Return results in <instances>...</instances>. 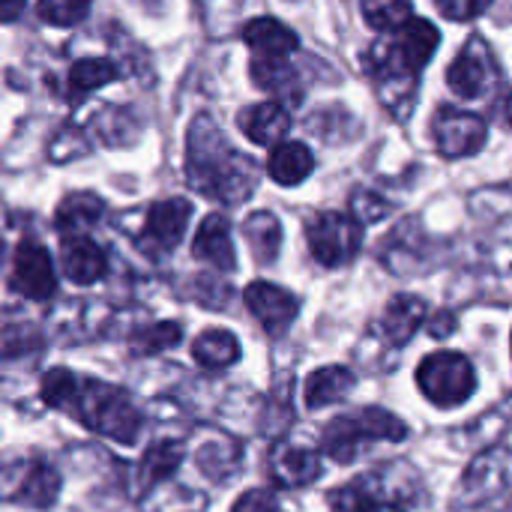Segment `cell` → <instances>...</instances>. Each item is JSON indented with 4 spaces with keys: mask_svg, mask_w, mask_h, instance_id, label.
I'll return each instance as SVG.
<instances>
[{
    "mask_svg": "<svg viewBox=\"0 0 512 512\" xmlns=\"http://www.w3.org/2000/svg\"><path fill=\"white\" fill-rule=\"evenodd\" d=\"M405 438H408V426L396 414L369 405L363 411L342 414L333 423H327V429L321 435V447L339 465H351L357 459V453H360L363 444H372V441L399 444Z\"/></svg>",
    "mask_w": 512,
    "mask_h": 512,
    "instance_id": "3",
    "label": "cell"
},
{
    "mask_svg": "<svg viewBox=\"0 0 512 512\" xmlns=\"http://www.w3.org/2000/svg\"><path fill=\"white\" fill-rule=\"evenodd\" d=\"M60 495V474L51 462L18 459L3 465V498L30 510H51Z\"/></svg>",
    "mask_w": 512,
    "mask_h": 512,
    "instance_id": "8",
    "label": "cell"
},
{
    "mask_svg": "<svg viewBox=\"0 0 512 512\" xmlns=\"http://www.w3.org/2000/svg\"><path fill=\"white\" fill-rule=\"evenodd\" d=\"M186 444L183 441H174V438H159L147 447V453L141 456V462L129 471V492L138 498V495H150L153 489H159L162 483H168L180 462L186 459Z\"/></svg>",
    "mask_w": 512,
    "mask_h": 512,
    "instance_id": "13",
    "label": "cell"
},
{
    "mask_svg": "<svg viewBox=\"0 0 512 512\" xmlns=\"http://www.w3.org/2000/svg\"><path fill=\"white\" fill-rule=\"evenodd\" d=\"M498 411H501V417H504V420L510 423V420H512V396H507V399H504V402L498 405Z\"/></svg>",
    "mask_w": 512,
    "mask_h": 512,
    "instance_id": "40",
    "label": "cell"
},
{
    "mask_svg": "<svg viewBox=\"0 0 512 512\" xmlns=\"http://www.w3.org/2000/svg\"><path fill=\"white\" fill-rule=\"evenodd\" d=\"M243 303L270 336H282L300 312V300L291 291H285L273 282H261V279L246 285Z\"/></svg>",
    "mask_w": 512,
    "mask_h": 512,
    "instance_id": "12",
    "label": "cell"
},
{
    "mask_svg": "<svg viewBox=\"0 0 512 512\" xmlns=\"http://www.w3.org/2000/svg\"><path fill=\"white\" fill-rule=\"evenodd\" d=\"M435 3L438 12L450 21H474L489 6V0H435Z\"/></svg>",
    "mask_w": 512,
    "mask_h": 512,
    "instance_id": "36",
    "label": "cell"
},
{
    "mask_svg": "<svg viewBox=\"0 0 512 512\" xmlns=\"http://www.w3.org/2000/svg\"><path fill=\"white\" fill-rule=\"evenodd\" d=\"M39 18L57 27H72L90 12V0H39Z\"/></svg>",
    "mask_w": 512,
    "mask_h": 512,
    "instance_id": "31",
    "label": "cell"
},
{
    "mask_svg": "<svg viewBox=\"0 0 512 512\" xmlns=\"http://www.w3.org/2000/svg\"><path fill=\"white\" fill-rule=\"evenodd\" d=\"M309 252L321 267H345L357 258L363 246V225L348 213L324 210L306 225Z\"/></svg>",
    "mask_w": 512,
    "mask_h": 512,
    "instance_id": "6",
    "label": "cell"
},
{
    "mask_svg": "<svg viewBox=\"0 0 512 512\" xmlns=\"http://www.w3.org/2000/svg\"><path fill=\"white\" fill-rule=\"evenodd\" d=\"M432 138L444 156L462 159V156L477 153L486 144V120L480 114L441 105L432 120Z\"/></svg>",
    "mask_w": 512,
    "mask_h": 512,
    "instance_id": "10",
    "label": "cell"
},
{
    "mask_svg": "<svg viewBox=\"0 0 512 512\" xmlns=\"http://www.w3.org/2000/svg\"><path fill=\"white\" fill-rule=\"evenodd\" d=\"M24 12V0H3V21L12 24Z\"/></svg>",
    "mask_w": 512,
    "mask_h": 512,
    "instance_id": "38",
    "label": "cell"
},
{
    "mask_svg": "<svg viewBox=\"0 0 512 512\" xmlns=\"http://www.w3.org/2000/svg\"><path fill=\"white\" fill-rule=\"evenodd\" d=\"M423 324H429V306H426V300L423 297H414V294H396L387 303L384 315H381V336H384L387 345L402 348V345H408L417 336V330Z\"/></svg>",
    "mask_w": 512,
    "mask_h": 512,
    "instance_id": "20",
    "label": "cell"
},
{
    "mask_svg": "<svg viewBox=\"0 0 512 512\" xmlns=\"http://www.w3.org/2000/svg\"><path fill=\"white\" fill-rule=\"evenodd\" d=\"M39 396L48 408L75 417L81 426L114 444L132 447L144 432V414L126 396V390L87 375H75L63 366L42 375Z\"/></svg>",
    "mask_w": 512,
    "mask_h": 512,
    "instance_id": "1",
    "label": "cell"
},
{
    "mask_svg": "<svg viewBox=\"0 0 512 512\" xmlns=\"http://www.w3.org/2000/svg\"><path fill=\"white\" fill-rule=\"evenodd\" d=\"M512 489V447L495 444L483 450L462 474L459 489L453 495L456 510H477L498 498H504Z\"/></svg>",
    "mask_w": 512,
    "mask_h": 512,
    "instance_id": "5",
    "label": "cell"
},
{
    "mask_svg": "<svg viewBox=\"0 0 512 512\" xmlns=\"http://www.w3.org/2000/svg\"><path fill=\"white\" fill-rule=\"evenodd\" d=\"M456 327H459V321H456V315L450 309H441V312H435L429 318V333L435 339H447L450 333H456Z\"/></svg>",
    "mask_w": 512,
    "mask_h": 512,
    "instance_id": "37",
    "label": "cell"
},
{
    "mask_svg": "<svg viewBox=\"0 0 512 512\" xmlns=\"http://www.w3.org/2000/svg\"><path fill=\"white\" fill-rule=\"evenodd\" d=\"M180 339H183V327L177 321H150L129 336L135 354H162L180 345Z\"/></svg>",
    "mask_w": 512,
    "mask_h": 512,
    "instance_id": "29",
    "label": "cell"
},
{
    "mask_svg": "<svg viewBox=\"0 0 512 512\" xmlns=\"http://www.w3.org/2000/svg\"><path fill=\"white\" fill-rule=\"evenodd\" d=\"M192 360L210 372L228 369L240 360V342L231 330H204L192 342Z\"/></svg>",
    "mask_w": 512,
    "mask_h": 512,
    "instance_id": "26",
    "label": "cell"
},
{
    "mask_svg": "<svg viewBox=\"0 0 512 512\" xmlns=\"http://www.w3.org/2000/svg\"><path fill=\"white\" fill-rule=\"evenodd\" d=\"M60 267H63V276L72 285H81L84 288V285H93V282L105 279V273H108V255L90 237H63Z\"/></svg>",
    "mask_w": 512,
    "mask_h": 512,
    "instance_id": "19",
    "label": "cell"
},
{
    "mask_svg": "<svg viewBox=\"0 0 512 512\" xmlns=\"http://www.w3.org/2000/svg\"><path fill=\"white\" fill-rule=\"evenodd\" d=\"M390 489L393 483L387 474H369L363 480L342 486L330 498V504L333 512H405V507L399 504V495Z\"/></svg>",
    "mask_w": 512,
    "mask_h": 512,
    "instance_id": "15",
    "label": "cell"
},
{
    "mask_svg": "<svg viewBox=\"0 0 512 512\" xmlns=\"http://www.w3.org/2000/svg\"><path fill=\"white\" fill-rule=\"evenodd\" d=\"M270 477L282 489H303L321 477V453L294 438H282L270 450Z\"/></svg>",
    "mask_w": 512,
    "mask_h": 512,
    "instance_id": "11",
    "label": "cell"
},
{
    "mask_svg": "<svg viewBox=\"0 0 512 512\" xmlns=\"http://www.w3.org/2000/svg\"><path fill=\"white\" fill-rule=\"evenodd\" d=\"M417 387L438 408H459L477 390L474 363L459 351H435L420 360Z\"/></svg>",
    "mask_w": 512,
    "mask_h": 512,
    "instance_id": "4",
    "label": "cell"
},
{
    "mask_svg": "<svg viewBox=\"0 0 512 512\" xmlns=\"http://www.w3.org/2000/svg\"><path fill=\"white\" fill-rule=\"evenodd\" d=\"M243 237L258 264H273L282 249V225L273 213L258 210L243 222Z\"/></svg>",
    "mask_w": 512,
    "mask_h": 512,
    "instance_id": "27",
    "label": "cell"
},
{
    "mask_svg": "<svg viewBox=\"0 0 512 512\" xmlns=\"http://www.w3.org/2000/svg\"><path fill=\"white\" fill-rule=\"evenodd\" d=\"M192 255L204 264H210L216 273H234L237 270V252L231 240V225L222 213L204 216V222L195 231Z\"/></svg>",
    "mask_w": 512,
    "mask_h": 512,
    "instance_id": "18",
    "label": "cell"
},
{
    "mask_svg": "<svg viewBox=\"0 0 512 512\" xmlns=\"http://www.w3.org/2000/svg\"><path fill=\"white\" fill-rule=\"evenodd\" d=\"M294 78L288 60H264V57H255L252 60V81L267 87V90H285V84Z\"/></svg>",
    "mask_w": 512,
    "mask_h": 512,
    "instance_id": "32",
    "label": "cell"
},
{
    "mask_svg": "<svg viewBox=\"0 0 512 512\" xmlns=\"http://www.w3.org/2000/svg\"><path fill=\"white\" fill-rule=\"evenodd\" d=\"M441 42V33L432 21L426 18H411L405 27L396 30L393 42L387 48H381V60H378V72L387 69V81L396 75L399 81L408 75H417L435 54Z\"/></svg>",
    "mask_w": 512,
    "mask_h": 512,
    "instance_id": "7",
    "label": "cell"
},
{
    "mask_svg": "<svg viewBox=\"0 0 512 512\" xmlns=\"http://www.w3.org/2000/svg\"><path fill=\"white\" fill-rule=\"evenodd\" d=\"M189 219H192V204L186 198L156 201L147 210V222H144V240H147V246H153L159 252H171L186 237Z\"/></svg>",
    "mask_w": 512,
    "mask_h": 512,
    "instance_id": "17",
    "label": "cell"
},
{
    "mask_svg": "<svg viewBox=\"0 0 512 512\" xmlns=\"http://www.w3.org/2000/svg\"><path fill=\"white\" fill-rule=\"evenodd\" d=\"M315 168L312 150L303 141H282L273 147L270 159H267V174L279 183V186H297L303 183Z\"/></svg>",
    "mask_w": 512,
    "mask_h": 512,
    "instance_id": "25",
    "label": "cell"
},
{
    "mask_svg": "<svg viewBox=\"0 0 512 512\" xmlns=\"http://www.w3.org/2000/svg\"><path fill=\"white\" fill-rule=\"evenodd\" d=\"M9 288L27 300H51L57 291V273L51 264V255L36 240H21L12 255V273Z\"/></svg>",
    "mask_w": 512,
    "mask_h": 512,
    "instance_id": "9",
    "label": "cell"
},
{
    "mask_svg": "<svg viewBox=\"0 0 512 512\" xmlns=\"http://www.w3.org/2000/svg\"><path fill=\"white\" fill-rule=\"evenodd\" d=\"M492 54L486 48L483 39H471L459 57L450 63L447 69V84L453 87V93H459L462 99H477L489 90L492 81Z\"/></svg>",
    "mask_w": 512,
    "mask_h": 512,
    "instance_id": "16",
    "label": "cell"
},
{
    "mask_svg": "<svg viewBox=\"0 0 512 512\" xmlns=\"http://www.w3.org/2000/svg\"><path fill=\"white\" fill-rule=\"evenodd\" d=\"M357 384V375L345 366H321L318 372H312L306 378V387H303V399H306V408L309 411H321L327 405H336L342 402Z\"/></svg>",
    "mask_w": 512,
    "mask_h": 512,
    "instance_id": "24",
    "label": "cell"
},
{
    "mask_svg": "<svg viewBox=\"0 0 512 512\" xmlns=\"http://www.w3.org/2000/svg\"><path fill=\"white\" fill-rule=\"evenodd\" d=\"M363 15L375 30H399L411 21V0H363Z\"/></svg>",
    "mask_w": 512,
    "mask_h": 512,
    "instance_id": "30",
    "label": "cell"
},
{
    "mask_svg": "<svg viewBox=\"0 0 512 512\" xmlns=\"http://www.w3.org/2000/svg\"><path fill=\"white\" fill-rule=\"evenodd\" d=\"M192 297L207 309H225L231 303V288L225 282H219L216 276H201V279H195Z\"/></svg>",
    "mask_w": 512,
    "mask_h": 512,
    "instance_id": "34",
    "label": "cell"
},
{
    "mask_svg": "<svg viewBox=\"0 0 512 512\" xmlns=\"http://www.w3.org/2000/svg\"><path fill=\"white\" fill-rule=\"evenodd\" d=\"M237 123H240L243 135L252 144H261V147L279 144L291 129V117L279 102H258V105L246 108Z\"/></svg>",
    "mask_w": 512,
    "mask_h": 512,
    "instance_id": "23",
    "label": "cell"
},
{
    "mask_svg": "<svg viewBox=\"0 0 512 512\" xmlns=\"http://www.w3.org/2000/svg\"><path fill=\"white\" fill-rule=\"evenodd\" d=\"M387 213H390V204L381 195H375V192H354V198H351V216L360 225H375Z\"/></svg>",
    "mask_w": 512,
    "mask_h": 512,
    "instance_id": "33",
    "label": "cell"
},
{
    "mask_svg": "<svg viewBox=\"0 0 512 512\" xmlns=\"http://www.w3.org/2000/svg\"><path fill=\"white\" fill-rule=\"evenodd\" d=\"M501 117H504V123L512 129V90L504 93V99H501Z\"/></svg>",
    "mask_w": 512,
    "mask_h": 512,
    "instance_id": "39",
    "label": "cell"
},
{
    "mask_svg": "<svg viewBox=\"0 0 512 512\" xmlns=\"http://www.w3.org/2000/svg\"><path fill=\"white\" fill-rule=\"evenodd\" d=\"M231 512H285L279 504V495L273 489H249L237 498Z\"/></svg>",
    "mask_w": 512,
    "mask_h": 512,
    "instance_id": "35",
    "label": "cell"
},
{
    "mask_svg": "<svg viewBox=\"0 0 512 512\" xmlns=\"http://www.w3.org/2000/svg\"><path fill=\"white\" fill-rule=\"evenodd\" d=\"M105 216V201L93 192H72L60 201L54 222L63 237H87L90 228H96Z\"/></svg>",
    "mask_w": 512,
    "mask_h": 512,
    "instance_id": "22",
    "label": "cell"
},
{
    "mask_svg": "<svg viewBox=\"0 0 512 512\" xmlns=\"http://www.w3.org/2000/svg\"><path fill=\"white\" fill-rule=\"evenodd\" d=\"M186 177L201 195L234 207L252 195L258 183V168L249 156L228 144L222 129L213 126L207 114H198L189 126Z\"/></svg>",
    "mask_w": 512,
    "mask_h": 512,
    "instance_id": "2",
    "label": "cell"
},
{
    "mask_svg": "<svg viewBox=\"0 0 512 512\" xmlns=\"http://www.w3.org/2000/svg\"><path fill=\"white\" fill-rule=\"evenodd\" d=\"M510 512H512V498H510Z\"/></svg>",
    "mask_w": 512,
    "mask_h": 512,
    "instance_id": "41",
    "label": "cell"
},
{
    "mask_svg": "<svg viewBox=\"0 0 512 512\" xmlns=\"http://www.w3.org/2000/svg\"><path fill=\"white\" fill-rule=\"evenodd\" d=\"M243 39L246 45L255 51V57L264 60H288V54L297 51L300 39L291 27H285L279 18H252L243 27Z\"/></svg>",
    "mask_w": 512,
    "mask_h": 512,
    "instance_id": "21",
    "label": "cell"
},
{
    "mask_svg": "<svg viewBox=\"0 0 512 512\" xmlns=\"http://www.w3.org/2000/svg\"><path fill=\"white\" fill-rule=\"evenodd\" d=\"M117 78H120V69L111 60H105V57H87V60L72 63V69H69V93L75 99H81V96H87V93L111 84V81H117Z\"/></svg>",
    "mask_w": 512,
    "mask_h": 512,
    "instance_id": "28",
    "label": "cell"
},
{
    "mask_svg": "<svg viewBox=\"0 0 512 512\" xmlns=\"http://www.w3.org/2000/svg\"><path fill=\"white\" fill-rule=\"evenodd\" d=\"M189 450H192V459H195L198 471L204 477H210L213 483L231 480L240 471V462H243L240 441H234L231 435H225L219 429H198L195 444Z\"/></svg>",
    "mask_w": 512,
    "mask_h": 512,
    "instance_id": "14",
    "label": "cell"
}]
</instances>
